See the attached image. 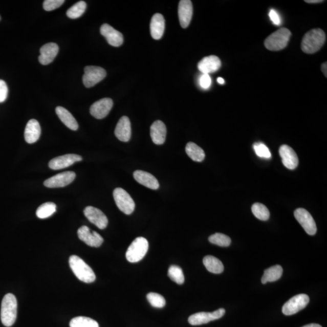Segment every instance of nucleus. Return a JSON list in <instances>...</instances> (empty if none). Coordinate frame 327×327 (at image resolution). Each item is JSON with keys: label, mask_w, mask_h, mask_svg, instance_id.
<instances>
[{"label": "nucleus", "mask_w": 327, "mask_h": 327, "mask_svg": "<svg viewBox=\"0 0 327 327\" xmlns=\"http://www.w3.org/2000/svg\"><path fill=\"white\" fill-rule=\"evenodd\" d=\"M147 299L151 306L155 308H163L166 305V300L164 297L156 293H150L147 294Z\"/></svg>", "instance_id": "nucleus-36"}, {"label": "nucleus", "mask_w": 327, "mask_h": 327, "mask_svg": "<svg viewBox=\"0 0 327 327\" xmlns=\"http://www.w3.org/2000/svg\"><path fill=\"white\" fill-rule=\"evenodd\" d=\"M59 51L58 46L54 42H49L40 48L39 62L42 65H48L54 60Z\"/></svg>", "instance_id": "nucleus-20"}, {"label": "nucleus", "mask_w": 327, "mask_h": 327, "mask_svg": "<svg viewBox=\"0 0 327 327\" xmlns=\"http://www.w3.org/2000/svg\"><path fill=\"white\" fill-rule=\"evenodd\" d=\"M217 81L218 83H220V84H223L224 83V80L222 78H218L217 79Z\"/></svg>", "instance_id": "nucleus-45"}, {"label": "nucleus", "mask_w": 327, "mask_h": 327, "mask_svg": "<svg viewBox=\"0 0 327 327\" xmlns=\"http://www.w3.org/2000/svg\"><path fill=\"white\" fill-rule=\"evenodd\" d=\"M165 29V19L163 15L155 14L150 22V33L155 39H160L163 36Z\"/></svg>", "instance_id": "nucleus-25"}, {"label": "nucleus", "mask_w": 327, "mask_h": 327, "mask_svg": "<svg viewBox=\"0 0 327 327\" xmlns=\"http://www.w3.org/2000/svg\"><path fill=\"white\" fill-rule=\"evenodd\" d=\"M134 177L138 183L152 190L159 189L160 184L153 175L143 170L134 171Z\"/></svg>", "instance_id": "nucleus-21"}, {"label": "nucleus", "mask_w": 327, "mask_h": 327, "mask_svg": "<svg viewBox=\"0 0 327 327\" xmlns=\"http://www.w3.org/2000/svg\"><path fill=\"white\" fill-rule=\"evenodd\" d=\"M254 216L261 221H267L270 217V211L266 206L259 203H254L252 207Z\"/></svg>", "instance_id": "nucleus-33"}, {"label": "nucleus", "mask_w": 327, "mask_h": 327, "mask_svg": "<svg viewBox=\"0 0 327 327\" xmlns=\"http://www.w3.org/2000/svg\"><path fill=\"white\" fill-rule=\"evenodd\" d=\"M326 35L323 30L314 29L303 36L301 49L306 54H312L318 52L325 43Z\"/></svg>", "instance_id": "nucleus-1"}, {"label": "nucleus", "mask_w": 327, "mask_h": 327, "mask_svg": "<svg viewBox=\"0 0 327 327\" xmlns=\"http://www.w3.org/2000/svg\"><path fill=\"white\" fill-rule=\"evenodd\" d=\"M283 273L282 267L279 265L274 266L264 271L261 279L262 283L265 284L268 282H275L281 277Z\"/></svg>", "instance_id": "nucleus-28"}, {"label": "nucleus", "mask_w": 327, "mask_h": 327, "mask_svg": "<svg viewBox=\"0 0 327 327\" xmlns=\"http://www.w3.org/2000/svg\"><path fill=\"white\" fill-rule=\"evenodd\" d=\"M113 105L114 102L112 99L108 98L101 99L91 105L90 113L95 118L101 120L107 116Z\"/></svg>", "instance_id": "nucleus-14"}, {"label": "nucleus", "mask_w": 327, "mask_h": 327, "mask_svg": "<svg viewBox=\"0 0 327 327\" xmlns=\"http://www.w3.org/2000/svg\"><path fill=\"white\" fill-rule=\"evenodd\" d=\"M269 16L274 25L279 26L280 25V16L277 12L274 9H271L269 12Z\"/></svg>", "instance_id": "nucleus-41"}, {"label": "nucleus", "mask_w": 327, "mask_h": 327, "mask_svg": "<svg viewBox=\"0 0 327 327\" xmlns=\"http://www.w3.org/2000/svg\"><path fill=\"white\" fill-rule=\"evenodd\" d=\"M309 301V297L306 294H299L293 296L284 305L282 313L287 316L295 315L306 308Z\"/></svg>", "instance_id": "nucleus-8"}, {"label": "nucleus", "mask_w": 327, "mask_h": 327, "mask_svg": "<svg viewBox=\"0 0 327 327\" xmlns=\"http://www.w3.org/2000/svg\"><path fill=\"white\" fill-rule=\"evenodd\" d=\"M254 151L256 154L260 158H267L269 159L272 157L269 148L266 145L261 143H254L253 145Z\"/></svg>", "instance_id": "nucleus-37"}, {"label": "nucleus", "mask_w": 327, "mask_h": 327, "mask_svg": "<svg viewBox=\"0 0 327 327\" xmlns=\"http://www.w3.org/2000/svg\"><path fill=\"white\" fill-rule=\"evenodd\" d=\"M56 113L63 124L72 130H77L78 128V124L75 118L69 112L67 109L58 106L55 109Z\"/></svg>", "instance_id": "nucleus-26"}, {"label": "nucleus", "mask_w": 327, "mask_h": 327, "mask_svg": "<svg viewBox=\"0 0 327 327\" xmlns=\"http://www.w3.org/2000/svg\"><path fill=\"white\" fill-rule=\"evenodd\" d=\"M292 33L287 28H280L266 39L264 45L268 50L279 51L287 47Z\"/></svg>", "instance_id": "nucleus-4"}, {"label": "nucleus", "mask_w": 327, "mask_h": 327, "mask_svg": "<svg viewBox=\"0 0 327 327\" xmlns=\"http://www.w3.org/2000/svg\"><path fill=\"white\" fill-rule=\"evenodd\" d=\"M167 128L163 121H155L150 127V136L154 144L162 145L166 141Z\"/></svg>", "instance_id": "nucleus-23"}, {"label": "nucleus", "mask_w": 327, "mask_h": 327, "mask_svg": "<svg viewBox=\"0 0 327 327\" xmlns=\"http://www.w3.org/2000/svg\"><path fill=\"white\" fill-rule=\"evenodd\" d=\"M77 233L79 239L90 247H99L104 242V239L100 234L91 230L87 226L81 227L78 230Z\"/></svg>", "instance_id": "nucleus-11"}, {"label": "nucleus", "mask_w": 327, "mask_h": 327, "mask_svg": "<svg viewBox=\"0 0 327 327\" xmlns=\"http://www.w3.org/2000/svg\"><path fill=\"white\" fill-rule=\"evenodd\" d=\"M226 310L220 309L213 312H200L191 315L189 322L191 325H200L209 323L213 320L219 319L225 315Z\"/></svg>", "instance_id": "nucleus-10"}, {"label": "nucleus", "mask_w": 327, "mask_h": 327, "mask_svg": "<svg viewBox=\"0 0 327 327\" xmlns=\"http://www.w3.org/2000/svg\"><path fill=\"white\" fill-rule=\"evenodd\" d=\"M17 300L12 293L6 294L2 300L1 320L3 325L11 326L17 316Z\"/></svg>", "instance_id": "nucleus-2"}, {"label": "nucleus", "mask_w": 327, "mask_h": 327, "mask_svg": "<svg viewBox=\"0 0 327 327\" xmlns=\"http://www.w3.org/2000/svg\"><path fill=\"white\" fill-rule=\"evenodd\" d=\"M203 264L209 272L214 274L223 272L224 267L220 259L213 256H206L204 257Z\"/></svg>", "instance_id": "nucleus-27"}, {"label": "nucleus", "mask_w": 327, "mask_h": 327, "mask_svg": "<svg viewBox=\"0 0 327 327\" xmlns=\"http://www.w3.org/2000/svg\"><path fill=\"white\" fill-rule=\"evenodd\" d=\"M279 155L282 158V163L286 168L294 170L298 167V155L292 147L287 145H281L279 148Z\"/></svg>", "instance_id": "nucleus-16"}, {"label": "nucleus", "mask_w": 327, "mask_h": 327, "mask_svg": "<svg viewBox=\"0 0 327 327\" xmlns=\"http://www.w3.org/2000/svg\"><path fill=\"white\" fill-rule=\"evenodd\" d=\"M100 33L107 39L108 43L114 47H119L123 43V34L108 24L101 26Z\"/></svg>", "instance_id": "nucleus-17"}, {"label": "nucleus", "mask_w": 327, "mask_h": 327, "mask_svg": "<svg viewBox=\"0 0 327 327\" xmlns=\"http://www.w3.org/2000/svg\"><path fill=\"white\" fill-rule=\"evenodd\" d=\"M84 214L89 221L99 229L103 230L107 227L108 219L105 214L97 208L88 206L85 208Z\"/></svg>", "instance_id": "nucleus-12"}, {"label": "nucleus", "mask_w": 327, "mask_h": 327, "mask_svg": "<svg viewBox=\"0 0 327 327\" xmlns=\"http://www.w3.org/2000/svg\"><path fill=\"white\" fill-rule=\"evenodd\" d=\"M75 177L74 171H64L49 178L44 182V185L48 188L63 187L70 184Z\"/></svg>", "instance_id": "nucleus-13"}, {"label": "nucleus", "mask_w": 327, "mask_h": 327, "mask_svg": "<svg viewBox=\"0 0 327 327\" xmlns=\"http://www.w3.org/2000/svg\"><path fill=\"white\" fill-rule=\"evenodd\" d=\"M209 241L211 244L220 247H229L232 242L229 236L220 233H216L211 235L209 237Z\"/></svg>", "instance_id": "nucleus-35"}, {"label": "nucleus", "mask_w": 327, "mask_h": 327, "mask_svg": "<svg viewBox=\"0 0 327 327\" xmlns=\"http://www.w3.org/2000/svg\"><path fill=\"white\" fill-rule=\"evenodd\" d=\"M221 61L220 59L215 55H210L204 57L198 62V68L203 74H211L216 72L220 69Z\"/></svg>", "instance_id": "nucleus-19"}, {"label": "nucleus", "mask_w": 327, "mask_h": 327, "mask_svg": "<svg viewBox=\"0 0 327 327\" xmlns=\"http://www.w3.org/2000/svg\"><path fill=\"white\" fill-rule=\"evenodd\" d=\"M86 3L85 2H78L68 9L66 14L69 18L71 19L78 18L84 14L85 9H86Z\"/></svg>", "instance_id": "nucleus-32"}, {"label": "nucleus", "mask_w": 327, "mask_h": 327, "mask_svg": "<svg viewBox=\"0 0 327 327\" xmlns=\"http://www.w3.org/2000/svg\"><path fill=\"white\" fill-rule=\"evenodd\" d=\"M168 276L173 281L179 284V285H181L184 282L183 270L179 266H171L168 269Z\"/></svg>", "instance_id": "nucleus-34"}, {"label": "nucleus", "mask_w": 327, "mask_h": 327, "mask_svg": "<svg viewBox=\"0 0 327 327\" xmlns=\"http://www.w3.org/2000/svg\"><path fill=\"white\" fill-rule=\"evenodd\" d=\"M105 69L98 66H89L84 68L82 82L85 88L94 87L106 77Z\"/></svg>", "instance_id": "nucleus-7"}, {"label": "nucleus", "mask_w": 327, "mask_h": 327, "mask_svg": "<svg viewBox=\"0 0 327 327\" xmlns=\"http://www.w3.org/2000/svg\"><path fill=\"white\" fill-rule=\"evenodd\" d=\"M131 124L129 118L124 116L118 122L115 130V136L119 140L128 142L131 138Z\"/></svg>", "instance_id": "nucleus-22"}, {"label": "nucleus", "mask_w": 327, "mask_h": 327, "mask_svg": "<svg viewBox=\"0 0 327 327\" xmlns=\"http://www.w3.org/2000/svg\"><path fill=\"white\" fill-rule=\"evenodd\" d=\"M41 131L40 125L38 121L35 119L29 120L25 128V141L29 144L35 143L40 137Z\"/></svg>", "instance_id": "nucleus-24"}, {"label": "nucleus", "mask_w": 327, "mask_h": 327, "mask_svg": "<svg viewBox=\"0 0 327 327\" xmlns=\"http://www.w3.org/2000/svg\"><path fill=\"white\" fill-rule=\"evenodd\" d=\"M211 83V80L209 75L203 74L200 78V85L204 89H209Z\"/></svg>", "instance_id": "nucleus-40"}, {"label": "nucleus", "mask_w": 327, "mask_h": 327, "mask_svg": "<svg viewBox=\"0 0 327 327\" xmlns=\"http://www.w3.org/2000/svg\"><path fill=\"white\" fill-rule=\"evenodd\" d=\"M114 198L119 209L125 214H130L135 209V203L126 191L118 187L114 191Z\"/></svg>", "instance_id": "nucleus-6"}, {"label": "nucleus", "mask_w": 327, "mask_h": 327, "mask_svg": "<svg viewBox=\"0 0 327 327\" xmlns=\"http://www.w3.org/2000/svg\"><path fill=\"white\" fill-rule=\"evenodd\" d=\"M57 210V206L54 203L48 202L41 205L36 211V216L40 219H45L54 214Z\"/></svg>", "instance_id": "nucleus-30"}, {"label": "nucleus", "mask_w": 327, "mask_h": 327, "mask_svg": "<svg viewBox=\"0 0 327 327\" xmlns=\"http://www.w3.org/2000/svg\"><path fill=\"white\" fill-rule=\"evenodd\" d=\"M71 327H99L96 320L84 316H78L73 318L70 322Z\"/></svg>", "instance_id": "nucleus-31"}, {"label": "nucleus", "mask_w": 327, "mask_h": 327, "mask_svg": "<svg viewBox=\"0 0 327 327\" xmlns=\"http://www.w3.org/2000/svg\"><path fill=\"white\" fill-rule=\"evenodd\" d=\"M64 3V0H46L43 3V8L46 11H54L60 7Z\"/></svg>", "instance_id": "nucleus-38"}, {"label": "nucleus", "mask_w": 327, "mask_h": 327, "mask_svg": "<svg viewBox=\"0 0 327 327\" xmlns=\"http://www.w3.org/2000/svg\"><path fill=\"white\" fill-rule=\"evenodd\" d=\"M321 70L323 72V75H325V77H327V62H325L321 66Z\"/></svg>", "instance_id": "nucleus-42"}, {"label": "nucleus", "mask_w": 327, "mask_h": 327, "mask_svg": "<svg viewBox=\"0 0 327 327\" xmlns=\"http://www.w3.org/2000/svg\"><path fill=\"white\" fill-rule=\"evenodd\" d=\"M8 94V85L6 82L0 80V103L5 101L7 99Z\"/></svg>", "instance_id": "nucleus-39"}, {"label": "nucleus", "mask_w": 327, "mask_h": 327, "mask_svg": "<svg viewBox=\"0 0 327 327\" xmlns=\"http://www.w3.org/2000/svg\"><path fill=\"white\" fill-rule=\"evenodd\" d=\"M305 2L307 3H310V4H316V3L323 2L322 0H306Z\"/></svg>", "instance_id": "nucleus-43"}, {"label": "nucleus", "mask_w": 327, "mask_h": 327, "mask_svg": "<svg viewBox=\"0 0 327 327\" xmlns=\"http://www.w3.org/2000/svg\"><path fill=\"white\" fill-rule=\"evenodd\" d=\"M192 15V3L190 0H181L178 6V16L182 28H187L189 26Z\"/></svg>", "instance_id": "nucleus-18"}, {"label": "nucleus", "mask_w": 327, "mask_h": 327, "mask_svg": "<svg viewBox=\"0 0 327 327\" xmlns=\"http://www.w3.org/2000/svg\"><path fill=\"white\" fill-rule=\"evenodd\" d=\"M294 215L307 234L309 235H314L316 233L317 227L315 221L308 211L302 208H299L295 211Z\"/></svg>", "instance_id": "nucleus-9"}, {"label": "nucleus", "mask_w": 327, "mask_h": 327, "mask_svg": "<svg viewBox=\"0 0 327 327\" xmlns=\"http://www.w3.org/2000/svg\"><path fill=\"white\" fill-rule=\"evenodd\" d=\"M148 249L147 240L143 237H138L128 247L125 256L128 262L137 263L144 258Z\"/></svg>", "instance_id": "nucleus-5"}, {"label": "nucleus", "mask_w": 327, "mask_h": 327, "mask_svg": "<svg viewBox=\"0 0 327 327\" xmlns=\"http://www.w3.org/2000/svg\"><path fill=\"white\" fill-rule=\"evenodd\" d=\"M186 154L191 160L195 162H202L204 161L205 157L204 151L203 148L198 146L195 143L190 142L188 143L186 147Z\"/></svg>", "instance_id": "nucleus-29"}, {"label": "nucleus", "mask_w": 327, "mask_h": 327, "mask_svg": "<svg viewBox=\"0 0 327 327\" xmlns=\"http://www.w3.org/2000/svg\"><path fill=\"white\" fill-rule=\"evenodd\" d=\"M82 157L76 154H67L52 159L49 163V167L53 170H60L72 166L76 162L81 161Z\"/></svg>", "instance_id": "nucleus-15"}, {"label": "nucleus", "mask_w": 327, "mask_h": 327, "mask_svg": "<svg viewBox=\"0 0 327 327\" xmlns=\"http://www.w3.org/2000/svg\"><path fill=\"white\" fill-rule=\"evenodd\" d=\"M302 327H322L318 323H310V324L306 325Z\"/></svg>", "instance_id": "nucleus-44"}, {"label": "nucleus", "mask_w": 327, "mask_h": 327, "mask_svg": "<svg viewBox=\"0 0 327 327\" xmlns=\"http://www.w3.org/2000/svg\"><path fill=\"white\" fill-rule=\"evenodd\" d=\"M69 265L72 272L79 280L85 283H92L96 279L95 274L91 267L80 257L72 255L69 258Z\"/></svg>", "instance_id": "nucleus-3"}]
</instances>
